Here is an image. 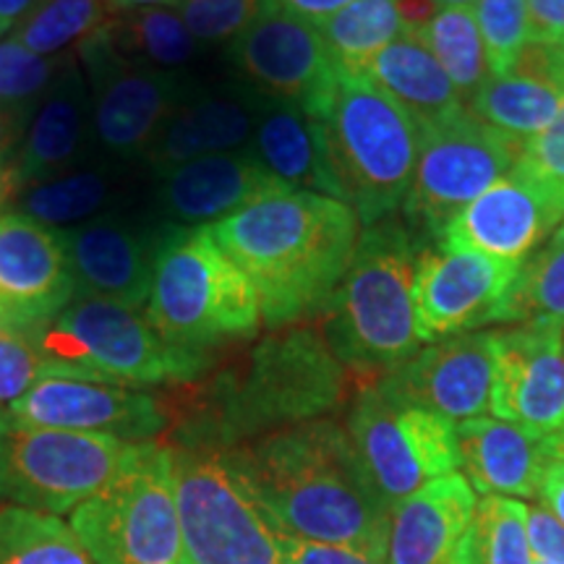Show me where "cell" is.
<instances>
[{
    "label": "cell",
    "mask_w": 564,
    "mask_h": 564,
    "mask_svg": "<svg viewBox=\"0 0 564 564\" xmlns=\"http://www.w3.org/2000/svg\"><path fill=\"white\" fill-rule=\"evenodd\" d=\"M225 455L282 533L387 562L392 505L337 421L299 423Z\"/></svg>",
    "instance_id": "6da1fadb"
},
{
    "label": "cell",
    "mask_w": 564,
    "mask_h": 564,
    "mask_svg": "<svg viewBox=\"0 0 564 564\" xmlns=\"http://www.w3.org/2000/svg\"><path fill=\"white\" fill-rule=\"evenodd\" d=\"M209 230L251 280L262 322L282 329L327 312L356 257L361 220L335 196L291 188L232 212Z\"/></svg>",
    "instance_id": "7a4b0ae2"
},
{
    "label": "cell",
    "mask_w": 564,
    "mask_h": 564,
    "mask_svg": "<svg viewBox=\"0 0 564 564\" xmlns=\"http://www.w3.org/2000/svg\"><path fill=\"white\" fill-rule=\"evenodd\" d=\"M345 394V366L319 329H272L241 366L217 373L171 413L173 447L228 449L324 419Z\"/></svg>",
    "instance_id": "3957f363"
},
{
    "label": "cell",
    "mask_w": 564,
    "mask_h": 564,
    "mask_svg": "<svg viewBox=\"0 0 564 564\" xmlns=\"http://www.w3.org/2000/svg\"><path fill=\"white\" fill-rule=\"evenodd\" d=\"M419 253V236L405 217H384L361 230L319 329L345 369L390 373L421 350L413 303Z\"/></svg>",
    "instance_id": "277c9868"
},
{
    "label": "cell",
    "mask_w": 564,
    "mask_h": 564,
    "mask_svg": "<svg viewBox=\"0 0 564 564\" xmlns=\"http://www.w3.org/2000/svg\"><path fill=\"white\" fill-rule=\"evenodd\" d=\"M144 314L173 348L209 361L225 345L251 340L262 327L251 280L215 241L209 225H165Z\"/></svg>",
    "instance_id": "5b68a950"
},
{
    "label": "cell",
    "mask_w": 564,
    "mask_h": 564,
    "mask_svg": "<svg viewBox=\"0 0 564 564\" xmlns=\"http://www.w3.org/2000/svg\"><path fill=\"white\" fill-rule=\"evenodd\" d=\"M45 377L87 379L118 387L194 384L212 361L173 348L144 308L74 295L53 319L40 327ZM42 377V379H45Z\"/></svg>",
    "instance_id": "8992f818"
},
{
    "label": "cell",
    "mask_w": 564,
    "mask_h": 564,
    "mask_svg": "<svg viewBox=\"0 0 564 564\" xmlns=\"http://www.w3.org/2000/svg\"><path fill=\"white\" fill-rule=\"evenodd\" d=\"M319 129L337 196L356 209L364 228L403 207L419 154V126L398 102L371 82L340 76Z\"/></svg>",
    "instance_id": "52a82bcc"
},
{
    "label": "cell",
    "mask_w": 564,
    "mask_h": 564,
    "mask_svg": "<svg viewBox=\"0 0 564 564\" xmlns=\"http://www.w3.org/2000/svg\"><path fill=\"white\" fill-rule=\"evenodd\" d=\"M95 564H183L173 447L137 444L112 481L68 514Z\"/></svg>",
    "instance_id": "ba28073f"
},
{
    "label": "cell",
    "mask_w": 564,
    "mask_h": 564,
    "mask_svg": "<svg viewBox=\"0 0 564 564\" xmlns=\"http://www.w3.org/2000/svg\"><path fill=\"white\" fill-rule=\"evenodd\" d=\"M173 474L183 564H282L280 528L246 489L228 455L173 447Z\"/></svg>",
    "instance_id": "9c48e42d"
},
{
    "label": "cell",
    "mask_w": 564,
    "mask_h": 564,
    "mask_svg": "<svg viewBox=\"0 0 564 564\" xmlns=\"http://www.w3.org/2000/svg\"><path fill=\"white\" fill-rule=\"evenodd\" d=\"M133 449L112 436L26 426L0 413V505L70 514L121 474Z\"/></svg>",
    "instance_id": "30bf717a"
},
{
    "label": "cell",
    "mask_w": 564,
    "mask_h": 564,
    "mask_svg": "<svg viewBox=\"0 0 564 564\" xmlns=\"http://www.w3.org/2000/svg\"><path fill=\"white\" fill-rule=\"evenodd\" d=\"M525 141L494 129L468 108L419 126V154L403 202L415 236L440 238L457 212L518 165Z\"/></svg>",
    "instance_id": "8fae6325"
},
{
    "label": "cell",
    "mask_w": 564,
    "mask_h": 564,
    "mask_svg": "<svg viewBox=\"0 0 564 564\" xmlns=\"http://www.w3.org/2000/svg\"><path fill=\"white\" fill-rule=\"evenodd\" d=\"M345 432L366 474L392 507L460 468L457 423L408 403L379 382L358 392Z\"/></svg>",
    "instance_id": "7c38bea8"
},
{
    "label": "cell",
    "mask_w": 564,
    "mask_h": 564,
    "mask_svg": "<svg viewBox=\"0 0 564 564\" xmlns=\"http://www.w3.org/2000/svg\"><path fill=\"white\" fill-rule=\"evenodd\" d=\"M230 61L264 100L306 112L314 121L333 108L340 74L319 30L280 6L272 3L232 42Z\"/></svg>",
    "instance_id": "4fadbf2b"
},
{
    "label": "cell",
    "mask_w": 564,
    "mask_h": 564,
    "mask_svg": "<svg viewBox=\"0 0 564 564\" xmlns=\"http://www.w3.org/2000/svg\"><path fill=\"white\" fill-rule=\"evenodd\" d=\"M76 55L91 89L95 141L112 158H144L192 84L173 70L121 61L100 34L82 42Z\"/></svg>",
    "instance_id": "5bb4252c"
},
{
    "label": "cell",
    "mask_w": 564,
    "mask_h": 564,
    "mask_svg": "<svg viewBox=\"0 0 564 564\" xmlns=\"http://www.w3.org/2000/svg\"><path fill=\"white\" fill-rule=\"evenodd\" d=\"M518 270L520 264L478 251L421 249L413 285L421 343L502 324Z\"/></svg>",
    "instance_id": "9a60e30c"
},
{
    "label": "cell",
    "mask_w": 564,
    "mask_h": 564,
    "mask_svg": "<svg viewBox=\"0 0 564 564\" xmlns=\"http://www.w3.org/2000/svg\"><path fill=\"white\" fill-rule=\"evenodd\" d=\"M0 413L26 426L112 436L129 444L160 442L171 429L167 400L160 394L68 377L40 379Z\"/></svg>",
    "instance_id": "2e32d148"
},
{
    "label": "cell",
    "mask_w": 564,
    "mask_h": 564,
    "mask_svg": "<svg viewBox=\"0 0 564 564\" xmlns=\"http://www.w3.org/2000/svg\"><path fill=\"white\" fill-rule=\"evenodd\" d=\"M564 223V192L528 171L512 167L491 188L457 212L436 246L478 251L523 264Z\"/></svg>",
    "instance_id": "e0dca14e"
},
{
    "label": "cell",
    "mask_w": 564,
    "mask_h": 564,
    "mask_svg": "<svg viewBox=\"0 0 564 564\" xmlns=\"http://www.w3.org/2000/svg\"><path fill=\"white\" fill-rule=\"evenodd\" d=\"M494 419L549 440L564 429V329L518 324L491 333Z\"/></svg>",
    "instance_id": "ac0fdd59"
},
{
    "label": "cell",
    "mask_w": 564,
    "mask_h": 564,
    "mask_svg": "<svg viewBox=\"0 0 564 564\" xmlns=\"http://www.w3.org/2000/svg\"><path fill=\"white\" fill-rule=\"evenodd\" d=\"M491 373V333L478 329L429 343L377 382L408 403L460 423L489 411Z\"/></svg>",
    "instance_id": "d6986e66"
},
{
    "label": "cell",
    "mask_w": 564,
    "mask_h": 564,
    "mask_svg": "<svg viewBox=\"0 0 564 564\" xmlns=\"http://www.w3.org/2000/svg\"><path fill=\"white\" fill-rule=\"evenodd\" d=\"M61 232L76 295L147 306L165 225L152 230L121 217H95Z\"/></svg>",
    "instance_id": "ffe728a7"
},
{
    "label": "cell",
    "mask_w": 564,
    "mask_h": 564,
    "mask_svg": "<svg viewBox=\"0 0 564 564\" xmlns=\"http://www.w3.org/2000/svg\"><path fill=\"white\" fill-rule=\"evenodd\" d=\"M76 295L63 232L21 212L0 215V319L45 324Z\"/></svg>",
    "instance_id": "44dd1931"
},
{
    "label": "cell",
    "mask_w": 564,
    "mask_h": 564,
    "mask_svg": "<svg viewBox=\"0 0 564 564\" xmlns=\"http://www.w3.org/2000/svg\"><path fill=\"white\" fill-rule=\"evenodd\" d=\"M291 192L249 150L202 154L158 178V204L171 225L204 228L264 196Z\"/></svg>",
    "instance_id": "7402d4cb"
},
{
    "label": "cell",
    "mask_w": 564,
    "mask_h": 564,
    "mask_svg": "<svg viewBox=\"0 0 564 564\" xmlns=\"http://www.w3.org/2000/svg\"><path fill=\"white\" fill-rule=\"evenodd\" d=\"M89 141H95L91 89L74 51L51 89L34 105L24 141L11 160L21 192L34 183L76 171Z\"/></svg>",
    "instance_id": "603a6c76"
},
{
    "label": "cell",
    "mask_w": 564,
    "mask_h": 564,
    "mask_svg": "<svg viewBox=\"0 0 564 564\" xmlns=\"http://www.w3.org/2000/svg\"><path fill=\"white\" fill-rule=\"evenodd\" d=\"M259 105H262V97L251 89L192 87L162 123L150 150L144 152L147 165L160 178L202 154L249 150Z\"/></svg>",
    "instance_id": "cb8c5ba5"
},
{
    "label": "cell",
    "mask_w": 564,
    "mask_h": 564,
    "mask_svg": "<svg viewBox=\"0 0 564 564\" xmlns=\"http://www.w3.org/2000/svg\"><path fill=\"white\" fill-rule=\"evenodd\" d=\"M478 494L460 470L440 476L392 507L387 564H453Z\"/></svg>",
    "instance_id": "d4e9b609"
},
{
    "label": "cell",
    "mask_w": 564,
    "mask_h": 564,
    "mask_svg": "<svg viewBox=\"0 0 564 564\" xmlns=\"http://www.w3.org/2000/svg\"><path fill=\"white\" fill-rule=\"evenodd\" d=\"M460 468L481 497L539 499L552 457L544 440L499 419H468L457 423Z\"/></svg>",
    "instance_id": "484cf974"
},
{
    "label": "cell",
    "mask_w": 564,
    "mask_h": 564,
    "mask_svg": "<svg viewBox=\"0 0 564 564\" xmlns=\"http://www.w3.org/2000/svg\"><path fill=\"white\" fill-rule=\"evenodd\" d=\"M249 152L267 173L291 188L340 199L327 167L319 121L306 112L262 97Z\"/></svg>",
    "instance_id": "4316f807"
},
{
    "label": "cell",
    "mask_w": 564,
    "mask_h": 564,
    "mask_svg": "<svg viewBox=\"0 0 564 564\" xmlns=\"http://www.w3.org/2000/svg\"><path fill=\"white\" fill-rule=\"evenodd\" d=\"M361 79L382 89L390 100L398 102L413 118L415 126L442 121V118L465 108L453 82L434 55L429 53V47L415 34L408 32L390 42L369 63Z\"/></svg>",
    "instance_id": "83f0119b"
},
{
    "label": "cell",
    "mask_w": 564,
    "mask_h": 564,
    "mask_svg": "<svg viewBox=\"0 0 564 564\" xmlns=\"http://www.w3.org/2000/svg\"><path fill=\"white\" fill-rule=\"evenodd\" d=\"M97 34L121 61L173 74L202 53V45L175 9L112 11Z\"/></svg>",
    "instance_id": "f1b7e54d"
},
{
    "label": "cell",
    "mask_w": 564,
    "mask_h": 564,
    "mask_svg": "<svg viewBox=\"0 0 564 564\" xmlns=\"http://www.w3.org/2000/svg\"><path fill=\"white\" fill-rule=\"evenodd\" d=\"M316 30L337 74L352 79H361L369 63L405 34L394 0H356Z\"/></svg>",
    "instance_id": "f546056e"
},
{
    "label": "cell",
    "mask_w": 564,
    "mask_h": 564,
    "mask_svg": "<svg viewBox=\"0 0 564 564\" xmlns=\"http://www.w3.org/2000/svg\"><path fill=\"white\" fill-rule=\"evenodd\" d=\"M564 89L523 74L489 76L470 97L468 108L476 118L514 139H533L554 121L562 108Z\"/></svg>",
    "instance_id": "4dcf8cb0"
},
{
    "label": "cell",
    "mask_w": 564,
    "mask_h": 564,
    "mask_svg": "<svg viewBox=\"0 0 564 564\" xmlns=\"http://www.w3.org/2000/svg\"><path fill=\"white\" fill-rule=\"evenodd\" d=\"M118 183L121 178L110 167H76L24 188L17 196L19 212L47 228H76L95 220L97 212L116 199Z\"/></svg>",
    "instance_id": "1f68e13d"
},
{
    "label": "cell",
    "mask_w": 564,
    "mask_h": 564,
    "mask_svg": "<svg viewBox=\"0 0 564 564\" xmlns=\"http://www.w3.org/2000/svg\"><path fill=\"white\" fill-rule=\"evenodd\" d=\"M453 564H533L528 505L510 497H481Z\"/></svg>",
    "instance_id": "d6a6232c"
},
{
    "label": "cell",
    "mask_w": 564,
    "mask_h": 564,
    "mask_svg": "<svg viewBox=\"0 0 564 564\" xmlns=\"http://www.w3.org/2000/svg\"><path fill=\"white\" fill-rule=\"evenodd\" d=\"M502 324L564 329V223L520 264Z\"/></svg>",
    "instance_id": "836d02e7"
},
{
    "label": "cell",
    "mask_w": 564,
    "mask_h": 564,
    "mask_svg": "<svg viewBox=\"0 0 564 564\" xmlns=\"http://www.w3.org/2000/svg\"><path fill=\"white\" fill-rule=\"evenodd\" d=\"M0 564H95L61 518L0 505Z\"/></svg>",
    "instance_id": "e575fe53"
},
{
    "label": "cell",
    "mask_w": 564,
    "mask_h": 564,
    "mask_svg": "<svg viewBox=\"0 0 564 564\" xmlns=\"http://www.w3.org/2000/svg\"><path fill=\"white\" fill-rule=\"evenodd\" d=\"M415 37L444 68L463 102H468L491 76L474 9H440Z\"/></svg>",
    "instance_id": "d590c367"
},
{
    "label": "cell",
    "mask_w": 564,
    "mask_h": 564,
    "mask_svg": "<svg viewBox=\"0 0 564 564\" xmlns=\"http://www.w3.org/2000/svg\"><path fill=\"white\" fill-rule=\"evenodd\" d=\"M110 13L108 0H42L9 37L37 55H63L100 32Z\"/></svg>",
    "instance_id": "8d00e7d4"
},
{
    "label": "cell",
    "mask_w": 564,
    "mask_h": 564,
    "mask_svg": "<svg viewBox=\"0 0 564 564\" xmlns=\"http://www.w3.org/2000/svg\"><path fill=\"white\" fill-rule=\"evenodd\" d=\"M70 55L74 51L63 55H37L19 45L17 40H0V105L34 110V105L51 89Z\"/></svg>",
    "instance_id": "74e56055"
},
{
    "label": "cell",
    "mask_w": 564,
    "mask_h": 564,
    "mask_svg": "<svg viewBox=\"0 0 564 564\" xmlns=\"http://www.w3.org/2000/svg\"><path fill=\"white\" fill-rule=\"evenodd\" d=\"M474 17L491 76L510 74L528 45V0H476Z\"/></svg>",
    "instance_id": "f35d334b"
},
{
    "label": "cell",
    "mask_w": 564,
    "mask_h": 564,
    "mask_svg": "<svg viewBox=\"0 0 564 564\" xmlns=\"http://www.w3.org/2000/svg\"><path fill=\"white\" fill-rule=\"evenodd\" d=\"M40 327L42 324L0 319V411L45 377Z\"/></svg>",
    "instance_id": "ab89813d"
},
{
    "label": "cell",
    "mask_w": 564,
    "mask_h": 564,
    "mask_svg": "<svg viewBox=\"0 0 564 564\" xmlns=\"http://www.w3.org/2000/svg\"><path fill=\"white\" fill-rule=\"evenodd\" d=\"M272 0H181L175 11L199 45H232Z\"/></svg>",
    "instance_id": "60d3db41"
},
{
    "label": "cell",
    "mask_w": 564,
    "mask_h": 564,
    "mask_svg": "<svg viewBox=\"0 0 564 564\" xmlns=\"http://www.w3.org/2000/svg\"><path fill=\"white\" fill-rule=\"evenodd\" d=\"M520 165L564 192V97L556 118L539 137L528 139L520 154Z\"/></svg>",
    "instance_id": "b9f144b4"
},
{
    "label": "cell",
    "mask_w": 564,
    "mask_h": 564,
    "mask_svg": "<svg viewBox=\"0 0 564 564\" xmlns=\"http://www.w3.org/2000/svg\"><path fill=\"white\" fill-rule=\"evenodd\" d=\"M280 546H282V564H387L379 560H371L361 552L343 546L329 544H314V541L295 539L280 531Z\"/></svg>",
    "instance_id": "7bdbcfd3"
},
{
    "label": "cell",
    "mask_w": 564,
    "mask_h": 564,
    "mask_svg": "<svg viewBox=\"0 0 564 564\" xmlns=\"http://www.w3.org/2000/svg\"><path fill=\"white\" fill-rule=\"evenodd\" d=\"M528 544L533 560L564 562V525L546 507H528Z\"/></svg>",
    "instance_id": "ee69618b"
},
{
    "label": "cell",
    "mask_w": 564,
    "mask_h": 564,
    "mask_svg": "<svg viewBox=\"0 0 564 564\" xmlns=\"http://www.w3.org/2000/svg\"><path fill=\"white\" fill-rule=\"evenodd\" d=\"M528 42L564 45V0H528Z\"/></svg>",
    "instance_id": "f6af8a7d"
},
{
    "label": "cell",
    "mask_w": 564,
    "mask_h": 564,
    "mask_svg": "<svg viewBox=\"0 0 564 564\" xmlns=\"http://www.w3.org/2000/svg\"><path fill=\"white\" fill-rule=\"evenodd\" d=\"M30 118L32 110L0 105V167L9 165L17 158L21 141H24L26 126H30Z\"/></svg>",
    "instance_id": "bcb514c9"
},
{
    "label": "cell",
    "mask_w": 564,
    "mask_h": 564,
    "mask_svg": "<svg viewBox=\"0 0 564 564\" xmlns=\"http://www.w3.org/2000/svg\"><path fill=\"white\" fill-rule=\"evenodd\" d=\"M274 6H280L282 11L293 13L308 24L319 26L322 21H327L329 17H335L337 11H343L345 6L356 3V0H272Z\"/></svg>",
    "instance_id": "7dc6e473"
},
{
    "label": "cell",
    "mask_w": 564,
    "mask_h": 564,
    "mask_svg": "<svg viewBox=\"0 0 564 564\" xmlns=\"http://www.w3.org/2000/svg\"><path fill=\"white\" fill-rule=\"evenodd\" d=\"M539 499L541 507H546V510L564 525V460L549 463Z\"/></svg>",
    "instance_id": "c3c4849f"
},
{
    "label": "cell",
    "mask_w": 564,
    "mask_h": 564,
    "mask_svg": "<svg viewBox=\"0 0 564 564\" xmlns=\"http://www.w3.org/2000/svg\"><path fill=\"white\" fill-rule=\"evenodd\" d=\"M394 6H398V13L403 19L408 34L421 32L442 9L436 0H394Z\"/></svg>",
    "instance_id": "681fc988"
},
{
    "label": "cell",
    "mask_w": 564,
    "mask_h": 564,
    "mask_svg": "<svg viewBox=\"0 0 564 564\" xmlns=\"http://www.w3.org/2000/svg\"><path fill=\"white\" fill-rule=\"evenodd\" d=\"M42 0H0V40L9 37Z\"/></svg>",
    "instance_id": "f907efd6"
},
{
    "label": "cell",
    "mask_w": 564,
    "mask_h": 564,
    "mask_svg": "<svg viewBox=\"0 0 564 564\" xmlns=\"http://www.w3.org/2000/svg\"><path fill=\"white\" fill-rule=\"evenodd\" d=\"M19 194H21V186H19L17 175H13V167L9 162V165L0 167V215H3V209L9 207V202L17 199Z\"/></svg>",
    "instance_id": "816d5d0a"
},
{
    "label": "cell",
    "mask_w": 564,
    "mask_h": 564,
    "mask_svg": "<svg viewBox=\"0 0 564 564\" xmlns=\"http://www.w3.org/2000/svg\"><path fill=\"white\" fill-rule=\"evenodd\" d=\"M181 0H108L110 11H133V9H175Z\"/></svg>",
    "instance_id": "f5cc1de1"
},
{
    "label": "cell",
    "mask_w": 564,
    "mask_h": 564,
    "mask_svg": "<svg viewBox=\"0 0 564 564\" xmlns=\"http://www.w3.org/2000/svg\"><path fill=\"white\" fill-rule=\"evenodd\" d=\"M544 447H546V455L552 457V460H564V429L560 434L544 440Z\"/></svg>",
    "instance_id": "db71d44e"
},
{
    "label": "cell",
    "mask_w": 564,
    "mask_h": 564,
    "mask_svg": "<svg viewBox=\"0 0 564 564\" xmlns=\"http://www.w3.org/2000/svg\"><path fill=\"white\" fill-rule=\"evenodd\" d=\"M442 9H474L476 0H436Z\"/></svg>",
    "instance_id": "11a10c76"
},
{
    "label": "cell",
    "mask_w": 564,
    "mask_h": 564,
    "mask_svg": "<svg viewBox=\"0 0 564 564\" xmlns=\"http://www.w3.org/2000/svg\"><path fill=\"white\" fill-rule=\"evenodd\" d=\"M533 564H564V562H549V560H533Z\"/></svg>",
    "instance_id": "9f6ffc18"
}]
</instances>
